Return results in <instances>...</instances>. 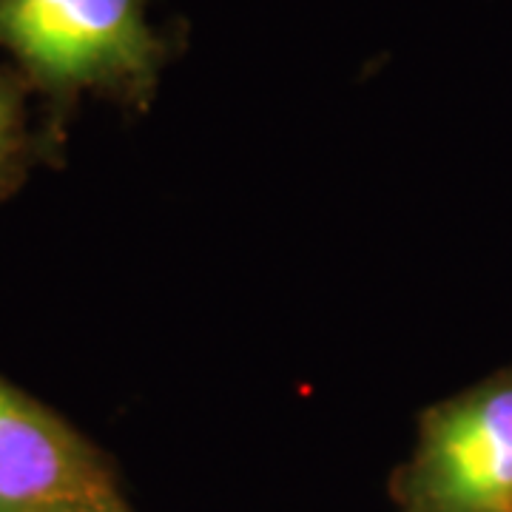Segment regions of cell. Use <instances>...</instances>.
<instances>
[{
	"mask_svg": "<svg viewBox=\"0 0 512 512\" xmlns=\"http://www.w3.org/2000/svg\"><path fill=\"white\" fill-rule=\"evenodd\" d=\"M0 52L57 109L80 94L146 106L165 66L146 0H0Z\"/></svg>",
	"mask_w": 512,
	"mask_h": 512,
	"instance_id": "6da1fadb",
	"label": "cell"
},
{
	"mask_svg": "<svg viewBox=\"0 0 512 512\" xmlns=\"http://www.w3.org/2000/svg\"><path fill=\"white\" fill-rule=\"evenodd\" d=\"M390 495L399 512H512V365L421 413Z\"/></svg>",
	"mask_w": 512,
	"mask_h": 512,
	"instance_id": "7a4b0ae2",
	"label": "cell"
},
{
	"mask_svg": "<svg viewBox=\"0 0 512 512\" xmlns=\"http://www.w3.org/2000/svg\"><path fill=\"white\" fill-rule=\"evenodd\" d=\"M117 493L106 458L74 427L0 379V512H46Z\"/></svg>",
	"mask_w": 512,
	"mask_h": 512,
	"instance_id": "3957f363",
	"label": "cell"
},
{
	"mask_svg": "<svg viewBox=\"0 0 512 512\" xmlns=\"http://www.w3.org/2000/svg\"><path fill=\"white\" fill-rule=\"evenodd\" d=\"M26 80L0 69V194L18 183L29 157L26 123Z\"/></svg>",
	"mask_w": 512,
	"mask_h": 512,
	"instance_id": "277c9868",
	"label": "cell"
},
{
	"mask_svg": "<svg viewBox=\"0 0 512 512\" xmlns=\"http://www.w3.org/2000/svg\"><path fill=\"white\" fill-rule=\"evenodd\" d=\"M46 512H128L120 501V495H100V498H83V501H72V504H60Z\"/></svg>",
	"mask_w": 512,
	"mask_h": 512,
	"instance_id": "5b68a950",
	"label": "cell"
}]
</instances>
